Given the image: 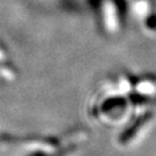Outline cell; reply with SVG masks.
<instances>
[{
	"label": "cell",
	"instance_id": "3",
	"mask_svg": "<svg viewBox=\"0 0 156 156\" xmlns=\"http://www.w3.org/2000/svg\"><path fill=\"white\" fill-rule=\"evenodd\" d=\"M29 156H45V154L43 151H35V153H33L31 155H29Z\"/></svg>",
	"mask_w": 156,
	"mask_h": 156
},
{
	"label": "cell",
	"instance_id": "2",
	"mask_svg": "<svg viewBox=\"0 0 156 156\" xmlns=\"http://www.w3.org/2000/svg\"><path fill=\"white\" fill-rule=\"evenodd\" d=\"M142 87L144 88H141L140 91L141 93H144V94H151V93H154L155 91V86L151 83V82H146V83L142 84Z\"/></svg>",
	"mask_w": 156,
	"mask_h": 156
},
{
	"label": "cell",
	"instance_id": "1",
	"mask_svg": "<svg viewBox=\"0 0 156 156\" xmlns=\"http://www.w3.org/2000/svg\"><path fill=\"white\" fill-rule=\"evenodd\" d=\"M146 120H147V117H144V118H140V119H138V120L133 124V126L128 127L127 129L124 132L123 135H122V138H120V141H122V142H126V141H128L129 139H132L134 135H135V133H136V131L141 128L142 124L145 123Z\"/></svg>",
	"mask_w": 156,
	"mask_h": 156
}]
</instances>
